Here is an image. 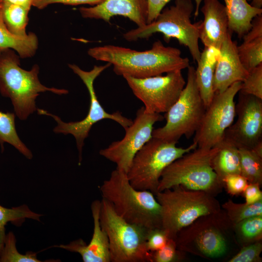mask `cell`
Returning <instances> with one entry per match:
<instances>
[{
	"mask_svg": "<svg viewBox=\"0 0 262 262\" xmlns=\"http://www.w3.org/2000/svg\"><path fill=\"white\" fill-rule=\"evenodd\" d=\"M87 53L96 60L113 65L115 73L123 77L145 78L182 70L190 66L189 59L182 57L179 49L166 47L160 40L144 51L106 45L90 48Z\"/></svg>",
	"mask_w": 262,
	"mask_h": 262,
	"instance_id": "1",
	"label": "cell"
},
{
	"mask_svg": "<svg viewBox=\"0 0 262 262\" xmlns=\"http://www.w3.org/2000/svg\"><path fill=\"white\" fill-rule=\"evenodd\" d=\"M39 67L34 65L30 70L20 67L19 58L13 49H0V93L9 98L16 115L25 120L37 111L35 100L40 93L49 91L65 95V89L48 87L38 78Z\"/></svg>",
	"mask_w": 262,
	"mask_h": 262,
	"instance_id": "2",
	"label": "cell"
},
{
	"mask_svg": "<svg viewBox=\"0 0 262 262\" xmlns=\"http://www.w3.org/2000/svg\"><path fill=\"white\" fill-rule=\"evenodd\" d=\"M116 213L127 222L148 229L161 227V207L155 195L135 189L127 173L115 169L99 189Z\"/></svg>",
	"mask_w": 262,
	"mask_h": 262,
	"instance_id": "3",
	"label": "cell"
},
{
	"mask_svg": "<svg viewBox=\"0 0 262 262\" xmlns=\"http://www.w3.org/2000/svg\"><path fill=\"white\" fill-rule=\"evenodd\" d=\"M194 9L191 0H175L174 5L164 8L153 21L129 30L123 37L127 41L133 42L161 33L166 42L175 38L180 45L187 47L194 61L197 62L201 55L198 40L201 20L192 23Z\"/></svg>",
	"mask_w": 262,
	"mask_h": 262,
	"instance_id": "4",
	"label": "cell"
},
{
	"mask_svg": "<svg viewBox=\"0 0 262 262\" xmlns=\"http://www.w3.org/2000/svg\"><path fill=\"white\" fill-rule=\"evenodd\" d=\"M155 197L161 207V227L169 238L198 218L221 210L218 201L206 192L176 186L158 192Z\"/></svg>",
	"mask_w": 262,
	"mask_h": 262,
	"instance_id": "5",
	"label": "cell"
},
{
	"mask_svg": "<svg viewBox=\"0 0 262 262\" xmlns=\"http://www.w3.org/2000/svg\"><path fill=\"white\" fill-rule=\"evenodd\" d=\"M217 150L197 147L173 162L162 174L158 192L180 186L216 196L224 187L212 164Z\"/></svg>",
	"mask_w": 262,
	"mask_h": 262,
	"instance_id": "6",
	"label": "cell"
},
{
	"mask_svg": "<svg viewBox=\"0 0 262 262\" xmlns=\"http://www.w3.org/2000/svg\"><path fill=\"white\" fill-rule=\"evenodd\" d=\"M99 222L108 237L111 262H151L146 243L149 229L127 222L103 198Z\"/></svg>",
	"mask_w": 262,
	"mask_h": 262,
	"instance_id": "7",
	"label": "cell"
},
{
	"mask_svg": "<svg viewBox=\"0 0 262 262\" xmlns=\"http://www.w3.org/2000/svg\"><path fill=\"white\" fill-rule=\"evenodd\" d=\"M233 225L224 210L202 216L180 230L175 241L178 248L204 258L225 256L229 248V233Z\"/></svg>",
	"mask_w": 262,
	"mask_h": 262,
	"instance_id": "8",
	"label": "cell"
},
{
	"mask_svg": "<svg viewBox=\"0 0 262 262\" xmlns=\"http://www.w3.org/2000/svg\"><path fill=\"white\" fill-rule=\"evenodd\" d=\"M111 65L109 63L103 66H94L90 71L82 70L75 64H68L69 67L77 75L86 86L90 97V105L86 116L80 121L75 122H64L58 115L52 114L46 110L38 109L37 112L39 115H45L52 117L57 123L53 131L56 133L64 135H72L76 140L79 152V164L82 160V151L85 139L88 136L92 126L103 119H109L114 120L120 125L125 130L132 123V120L127 118L120 112L113 113H107L98 101L95 92L94 82L96 79Z\"/></svg>",
	"mask_w": 262,
	"mask_h": 262,
	"instance_id": "9",
	"label": "cell"
},
{
	"mask_svg": "<svg viewBox=\"0 0 262 262\" xmlns=\"http://www.w3.org/2000/svg\"><path fill=\"white\" fill-rule=\"evenodd\" d=\"M176 143L152 137L136 154L127 173L136 189L149 191L155 195L162 174L173 162L197 146L193 143L187 147Z\"/></svg>",
	"mask_w": 262,
	"mask_h": 262,
	"instance_id": "10",
	"label": "cell"
},
{
	"mask_svg": "<svg viewBox=\"0 0 262 262\" xmlns=\"http://www.w3.org/2000/svg\"><path fill=\"white\" fill-rule=\"evenodd\" d=\"M187 68L183 89L166 112L165 125L153 130L152 137L177 144L182 136H192L198 128L206 108L196 85L195 68L190 66Z\"/></svg>",
	"mask_w": 262,
	"mask_h": 262,
	"instance_id": "11",
	"label": "cell"
},
{
	"mask_svg": "<svg viewBox=\"0 0 262 262\" xmlns=\"http://www.w3.org/2000/svg\"><path fill=\"white\" fill-rule=\"evenodd\" d=\"M241 83L236 82L224 91L214 94L194 135L193 143L198 147L211 148L223 141L226 131L232 124L236 115L234 98Z\"/></svg>",
	"mask_w": 262,
	"mask_h": 262,
	"instance_id": "12",
	"label": "cell"
},
{
	"mask_svg": "<svg viewBox=\"0 0 262 262\" xmlns=\"http://www.w3.org/2000/svg\"><path fill=\"white\" fill-rule=\"evenodd\" d=\"M133 94L150 113H166L180 97L185 85L181 70L145 78L124 76Z\"/></svg>",
	"mask_w": 262,
	"mask_h": 262,
	"instance_id": "13",
	"label": "cell"
},
{
	"mask_svg": "<svg viewBox=\"0 0 262 262\" xmlns=\"http://www.w3.org/2000/svg\"><path fill=\"white\" fill-rule=\"evenodd\" d=\"M164 118L161 114L147 113L141 107L132 124L125 130L124 137L100 150V155L115 163L116 169L127 173L136 154L152 138L154 125Z\"/></svg>",
	"mask_w": 262,
	"mask_h": 262,
	"instance_id": "14",
	"label": "cell"
},
{
	"mask_svg": "<svg viewBox=\"0 0 262 262\" xmlns=\"http://www.w3.org/2000/svg\"><path fill=\"white\" fill-rule=\"evenodd\" d=\"M235 109L237 120L226 131L224 139L238 148L252 149L262 141V99L239 93Z\"/></svg>",
	"mask_w": 262,
	"mask_h": 262,
	"instance_id": "15",
	"label": "cell"
},
{
	"mask_svg": "<svg viewBox=\"0 0 262 262\" xmlns=\"http://www.w3.org/2000/svg\"><path fill=\"white\" fill-rule=\"evenodd\" d=\"M232 34L229 31L219 49L213 81L214 94L224 91L236 82H242L248 73L240 60Z\"/></svg>",
	"mask_w": 262,
	"mask_h": 262,
	"instance_id": "16",
	"label": "cell"
},
{
	"mask_svg": "<svg viewBox=\"0 0 262 262\" xmlns=\"http://www.w3.org/2000/svg\"><path fill=\"white\" fill-rule=\"evenodd\" d=\"M83 18L101 19L110 22L114 16L129 18L137 27L147 24L148 14L147 0H104L95 6L79 8Z\"/></svg>",
	"mask_w": 262,
	"mask_h": 262,
	"instance_id": "17",
	"label": "cell"
},
{
	"mask_svg": "<svg viewBox=\"0 0 262 262\" xmlns=\"http://www.w3.org/2000/svg\"><path fill=\"white\" fill-rule=\"evenodd\" d=\"M91 208L94 228L89 243L86 244L83 240L79 239L67 245L54 246L79 253L84 262H111L108 237L99 222L100 201H94Z\"/></svg>",
	"mask_w": 262,
	"mask_h": 262,
	"instance_id": "18",
	"label": "cell"
},
{
	"mask_svg": "<svg viewBox=\"0 0 262 262\" xmlns=\"http://www.w3.org/2000/svg\"><path fill=\"white\" fill-rule=\"evenodd\" d=\"M203 0L204 19L200 24L199 38L205 47L219 50L229 32L226 8L219 0Z\"/></svg>",
	"mask_w": 262,
	"mask_h": 262,
	"instance_id": "19",
	"label": "cell"
},
{
	"mask_svg": "<svg viewBox=\"0 0 262 262\" xmlns=\"http://www.w3.org/2000/svg\"><path fill=\"white\" fill-rule=\"evenodd\" d=\"M242 38L237 50L242 65L248 72L262 64V14L253 18L250 29Z\"/></svg>",
	"mask_w": 262,
	"mask_h": 262,
	"instance_id": "20",
	"label": "cell"
},
{
	"mask_svg": "<svg viewBox=\"0 0 262 262\" xmlns=\"http://www.w3.org/2000/svg\"><path fill=\"white\" fill-rule=\"evenodd\" d=\"M219 50L205 47L195 69L196 81L200 97L207 108L214 95L213 81Z\"/></svg>",
	"mask_w": 262,
	"mask_h": 262,
	"instance_id": "21",
	"label": "cell"
},
{
	"mask_svg": "<svg viewBox=\"0 0 262 262\" xmlns=\"http://www.w3.org/2000/svg\"><path fill=\"white\" fill-rule=\"evenodd\" d=\"M228 18L229 31L243 36L251 27L253 18L262 14V9L252 6L248 0H224Z\"/></svg>",
	"mask_w": 262,
	"mask_h": 262,
	"instance_id": "22",
	"label": "cell"
},
{
	"mask_svg": "<svg viewBox=\"0 0 262 262\" xmlns=\"http://www.w3.org/2000/svg\"><path fill=\"white\" fill-rule=\"evenodd\" d=\"M217 146L218 150L213 157L212 164L223 182V179L228 175L240 174V157L238 148L228 140L224 139Z\"/></svg>",
	"mask_w": 262,
	"mask_h": 262,
	"instance_id": "23",
	"label": "cell"
},
{
	"mask_svg": "<svg viewBox=\"0 0 262 262\" xmlns=\"http://www.w3.org/2000/svg\"><path fill=\"white\" fill-rule=\"evenodd\" d=\"M38 46L37 36L33 33L24 38L12 34L6 27L0 12V49H11L22 58L31 57L35 53Z\"/></svg>",
	"mask_w": 262,
	"mask_h": 262,
	"instance_id": "24",
	"label": "cell"
},
{
	"mask_svg": "<svg viewBox=\"0 0 262 262\" xmlns=\"http://www.w3.org/2000/svg\"><path fill=\"white\" fill-rule=\"evenodd\" d=\"M30 9L0 0V12L3 21L9 31L19 37H26V28L29 21Z\"/></svg>",
	"mask_w": 262,
	"mask_h": 262,
	"instance_id": "25",
	"label": "cell"
},
{
	"mask_svg": "<svg viewBox=\"0 0 262 262\" xmlns=\"http://www.w3.org/2000/svg\"><path fill=\"white\" fill-rule=\"evenodd\" d=\"M16 114L0 111V145L4 150V144L7 143L15 147L29 159L33 158L31 150L23 143L18 135L15 125Z\"/></svg>",
	"mask_w": 262,
	"mask_h": 262,
	"instance_id": "26",
	"label": "cell"
},
{
	"mask_svg": "<svg viewBox=\"0 0 262 262\" xmlns=\"http://www.w3.org/2000/svg\"><path fill=\"white\" fill-rule=\"evenodd\" d=\"M236 241L242 245L261 241L262 239V215L245 219L233 225Z\"/></svg>",
	"mask_w": 262,
	"mask_h": 262,
	"instance_id": "27",
	"label": "cell"
},
{
	"mask_svg": "<svg viewBox=\"0 0 262 262\" xmlns=\"http://www.w3.org/2000/svg\"><path fill=\"white\" fill-rule=\"evenodd\" d=\"M240 157V174L248 183L262 184V157L252 149L238 148Z\"/></svg>",
	"mask_w": 262,
	"mask_h": 262,
	"instance_id": "28",
	"label": "cell"
},
{
	"mask_svg": "<svg viewBox=\"0 0 262 262\" xmlns=\"http://www.w3.org/2000/svg\"><path fill=\"white\" fill-rule=\"evenodd\" d=\"M42 215L33 212L25 205L10 209L0 205V251L6 235L5 226L8 222L18 226L21 225L26 218L40 221Z\"/></svg>",
	"mask_w": 262,
	"mask_h": 262,
	"instance_id": "29",
	"label": "cell"
},
{
	"mask_svg": "<svg viewBox=\"0 0 262 262\" xmlns=\"http://www.w3.org/2000/svg\"><path fill=\"white\" fill-rule=\"evenodd\" d=\"M221 206L233 225L247 218L262 215V200L248 204L235 203L229 199Z\"/></svg>",
	"mask_w": 262,
	"mask_h": 262,
	"instance_id": "30",
	"label": "cell"
},
{
	"mask_svg": "<svg viewBox=\"0 0 262 262\" xmlns=\"http://www.w3.org/2000/svg\"><path fill=\"white\" fill-rule=\"evenodd\" d=\"M16 239L13 233L5 235L3 246L0 251V262H40L35 252L20 253L16 247Z\"/></svg>",
	"mask_w": 262,
	"mask_h": 262,
	"instance_id": "31",
	"label": "cell"
},
{
	"mask_svg": "<svg viewBox=\"0 0 262 262\" xmlns=\"http://www.w3.org/2000/svg\"><path fill=\"white\" fill-rule=\"evenodd\" d=\"M239 93L262 99V64L248 71Z\"/></svg>",
	"mask_w": 262,
	"mask_h": 262,
	"instance_id": "32",
	"label": "cell"
},
{
	"mask_svg": "<svg viewBox=\"0 0 262 262\" xmlns=\"http://www.w3.org/2000/svg\"><path fill=\"white\" fill-rule=\"evenodd\" d=\"M185 255L178 248L175 240L168 238L163 247L151 252V262H180L185 259Z\"/></svg>",
	"mask_w": 262,
	"mask_h": 262,
	"instance_id": "33",
	"label": "cell"
},
{
	"mask_svg": "<svg viewBox=\"0 0 262 262\" xmlns=\"http://www.w3.org/2000/svg\"><path fill=\"white\" fill-rule=\"evenodd\" d=\"M262 251V240L242 246L241 249L228 261L229 262H260Z\"/></svg>",
	"mask_w": 262,
	"mask_h": 262,
	"instance_id": "34",
	"label": "cell"
},
{
	"mask_svg": "<svg viewBox=\"0 0 262 262\" xmlns=\"http://www.w3.org/2000/svg\"><path fill=\"white\" fill-rule=\"evenodd\" d=\"M224 187L232 196L243 194L248 182L241 174H231L225 177L223 180Z\"/></svg>",
	"mask_w": 262,
	"mask_h": 262,
	"instance_id": "35",
	"label": "cell"
},
{
	"mask_svg": "<svg viewBox=\"0 0 262 262\" xmlns=\"http://www.w3.org/2000/svg\"><path fill=\"white\" fill-rule=\"evenodd\" d=\"M167 234L162 228L149 229L147 237V247L150 252H154L163 247L168 239Z\"/></svg>",
	"mask_w": 262,
	"mask_h": 262,
	"instance_id": "36",
	"label": "cell"
},
{
	"mask_svg": "<svg viewBox=\"0 0 262 262\" xmlns=\"http://www.w3.org/2000/svg\"><path fill=\"white\" fill-rule=\"evenodd\" d=\"M171 0H147L148 14L147 24L153 21L160 14L164 6ZM196 8L194 12L195 16L198 15L199 6L203 0H194Z\"/></svg>",
	"mask_w": 262,
	"mask_h": 262,
	"instance_id": "37",
	"label": "cell"
},
{
	"mask_svg": "<svg viewBox=\"0 0 262 262\" xmlns=\"http://www.w3.org/2000/svg\"><path fill=\"white\" fill-rule=\"evenodd\" d=\"M104 0H34L33 6L42 9L48 5L53 3H62L70 5L89 4L92 6L102 2Z\"/></svg>",
	"mask_w": 262,
	"mask_h": 262,
	"instance_id": "38",
	"label": "cell"
},
{
	"mask_svg": "<svg viewBox=\"0 0 262 262\" xmlns=\"http://www.w3.org/2000/svg\"><path fill=\"white\" fill-rule=\"evenodd\" d=\"M260 185L257 183H248L244 193L245 203L251 204L262 200V192Z\"/></svg>",
	"mask_w": 262,
	"mask_h": 262,
	"instance_id": "39",
	"label": "cell"
},
{
	"mask_svg": "<svg viewBox=\"0 0 262 262\" xmlns=\"http://www.w3.org/2000/svg\"><path fill=\"white\" fill-rule=\"evenodd\" d=\"M13 4L21 6L28 9H31L34 0H4Z\"/></svg>",
	"mask_w": 262,
	"mask_h": 262,
	"instance_id": "40",
	"label": "cell"
},
{
	"mask_svg": "<svg viewBox=\"0 0 262 262\" xmlns=\"http://www.w3.org/2000/svg\"><path fill=\"white\" fill-rule=\"evenodd\" d=\"M250 5L255 8L262 9V0H252V2L251 3Z\"/></svg>",
	"mask_w": 262,
	"mask_h": 262,
	"instance_id": "41",
	"label": "cell"
}]
</instances>
